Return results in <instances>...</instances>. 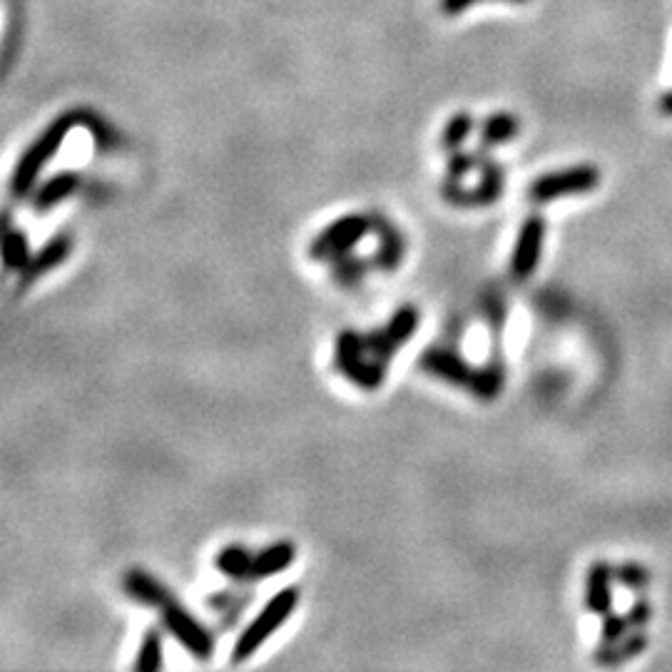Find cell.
I'll list each match as a JSON object with an SVG mask.
<instances>
[{
	"mask_svg": "<svg viewBox=\"0 0 672 672\" xmlns=\"http://www.w3.org/2000/svg\"><path fill=\"white\" fill-rule=\"evenodd\" d=\"M633 630L630 625L628 615H620L610 610L608 615H603V628H600V635H603V643H615V640L625 638V635Z\"/></svg>",
	"mask_w": 672,
	"mask_h": 672,
	"instance_id": "24",
	"label": "cell"
},
{
	"mask_svg": "<svg viewBox=\"0 0 672 672\" xmlns=\"http://www.w3.org/2000/svg\"><path fill=\"white\" fill-rule=\"evenodd\" d=\"M471 130H473L471 112L461 110L456 112V115H451V120L444 125V132H441V150L446 152L461 150L463 142H466L468 135H471Z\"/></svg>",
	"mask_w": 672,
	"mask_h": 672,
	"instance_id": "21",
	"label": "cell"
},
{
	"mask_svg": "<svg viewBox=\"0 0 672 672\" xmlns=\"http://www.w3.org/2000/svg\"><path fill=\"white\" fill-rule=\"evenodd\" d=\"M297 558V546L292 541H277L272 546L262 548L259 553L252 556V575L249 580H262L272 578V575L282 573Z\"/></svg>",
	"mask_w": 672,
	"mask_h": 672,
	"instance_id": "15",
	"label": "cell"
},
{
	"mask_svg": "<svg viewBox=\"0 0 672 672\" xmlns=\"http://www.w3.org/2000/svg\"><path fill=\"white\" fill-rule=\"evenodd\" d=\"M371 222L364 215H346L329 224L309 244V257L314 262H339L369 234Z\"/></svg>",
	"mask_w": 672,
	"mask_h": 672,
	"instance_id": "5",
	"label": "cell"
},
{
	"mask_svg": "<svg viewBox=\"0 0 672 672\" xmlns=\"http://www.w3.org/2000/svg\"><path fill=\"white\" fill-rule=\"evenodd\" d=\"M648 643V633H643V630H630L625 638L615 640V643L598 645L593 653V663L600 665V668H618V665L630 663L640 653H645Z\"/></svg>",
	"mask_w": 672,
	"mask_h": 672,
	"instance_id": "13",
	"label": "cell"
},
{
	"mask_svg": "<svg viewBox=\"0 0 672 672\" xmlns=\"http://www.w3.org/2000/svg\"><path fill=\"white\" fill-rule=\"evenodd\" d=\"M80 187V177L75 172H58L50 180H45L43 185L35 190V195L30 197V205L35 212H48L53 207H58L60 202L70 200L75 195V190Z\"/></svg>",
	"mask_w": 672,
	"mask_h": 672,
	"instance_id": "14",
	"label": "cell"
},
{
	"mask_svg": "<svg viewBox=\"0 0 672 672\" xmlns=\"http://www.w3.org/2000/svg\"><path fill=\"white\" fill-rule=\"evenodd\" d=\"M162 623H165L167 633L197 660H210L215 653V640H212L210 630L185 608V605L170 600L162 605Z\"/></svg>",
	"mask_w": 672,
	"mask_h": 672,
	"instance_id": "6",
	"label": "cell"
},
{
	"mask_svg": "<svg viewBox=\"0 0 672 672\" xmlns=\"http://www.w3.org/2000/svg\"><path fill=\"white\" fill-rule=\"evenodd\" d=\"M615 580H618L623 588L633 590V593H643V590H648L653 575H650L648 565L635 563V560H625V563L615 565Z\"/></svg>",
	"mask_w": 672,
	"mask_h": 672,
	"instance_id": "23",
	"label": "cell"
},
{
	"mask_svg": "<svg viewBox=\"0 0 672 672\" xmlns=\"http://www.w3.org/2000/svg\"><path fill=\"white\" fill-rule=\"evenodd\" d=\"M334 364L341 371V376L351 381V384L361 386V389H379L384 384V376L379 371L371 369L366 364L364 354H361V334L356 332H341L336 336L334 346Z\"/></svg>",
	"mask_w": 672,
	"mask_h": 672,
	"instance_id": "7",
	"label": "cell"
},
{
	"mask_svg": "<svg viewBox=\"0 0 672 672\" xmlns=\"http://www.w3.org/2000/svg\"><path fill=\"white\" fill-rule=\"evenodd\" d=\"M503 182H506L503 167L496 165V162H483L481 185H476L473 190H463V187L448 185L444 190V197L448 202H451V205L488 207V205H493L496 200H501Z\"/></svg>",
	"mask_w": 672,
	"mask_h": 672,
	"instance_id": "9",
	"label": "cell"
},
{
	"mask_svg": "<svg viewBox=\"0 0 672 672\" xmlns=\"http://www.w3.org/2000/svg\"><path fill=\"white\" fill-rule=\"evenodd\" d=\"M70 254H73V239H70L68 234H58V237L50 239L38 254H33V257L28 259V264L20 269V272H23L20 274V282L30 284L35 282V279L43 277V274L53 272L55 267L68 262Z\"/></svg>",
	"mask_w": 672,
	"mask_h": 672,
	"instance_id": "12",
	"label": "cell"
},
{
	"mask_svg": "<svg viewBox=\"0 0 672 672\" xmlns=\"http://www.w3.org/2000/svg\"><path fill=\"white\" fill-rule=\"evenodd\" d=\"M600 187V170L595 165H573L563 170L546 172L536 177L528 187V200L533 205H548V202L563 200V197L588 195Z\"/></svg>",
	"mask_w": 672,
	"mask_h": 672,
	"instance_id": "4",
	"label": "cell"
},
{
	"mask_svg": "<svg viewBox=\"0 0 672 672\" xmlns=\"http://www.w3.org/2000/svg\"><path fill=\"white\" fill-rule=\"evenodd\" d=\"M75 122H78V115H75V112L60 115L58 120L50 122V125L45 127L43 135L23 152L20 162L15 165L13 180H10V192H13V197H28V192L33 190V185L38 182L40 172L45 170V165L58 155L63 142L68 140Z\"/></svg>",
	"mask_w": 672,
	"mask_h": 672,
	"instance_id": "1",
	"label": "cell"
},
{
	"mask_svg": "<svg viewBox=\"0 0 672 672\" xmlns=\"http://www.w3.org/2000/svg\"><path fill=\"white\" fill-rule=\"evenodd\" d=\"M658 110L663 112V115L672 117V90H668V93L660 95V98H658Z\"/></svg>",
	"mask_w": 672,
	"mask_h": 672,
	"instance_id": "28",
	"label": "cell"
},
{
	"mask_svg": "<svg viewBox=\"0 0 672 672\" xmlns=\"http://www.w3.org/2000/svg\"><path fill=\"white\" fill-rule=\"evenodd\" d=\"M252 556L254 553H249L247 548L227 546L217 553L215 568L232 580H249V575H252Z\"/></svg>",
	"mask_w": 672,
	"mask_h": 672,
	"instance_id": "19",
	"label": "cell"
},
{
	"mask_svg": "<svg viewBox=\"0 0 672 672\" xmlns=\"http://www.w3.org/2000/svg\"><path fill=\"white\" fill-rule=\"evenodd\" d=\"M546 229V220L541 215H531L523 220L511 254V274L516 279H528L538 269L543 244H546Z\"/></svg>",
	"mask_w": 672,
	"mask_h": 672,
	"instance_id": "8",
	"label": "cell"
},
{
	"mask_svg": "<svg viewBox=\"0 0 672 672\" xmlns=\"http://www.w3.org/2000/svg\"><path fill=\"white\" fill-rule=\"evenodd\" d=\"M476 167V157L471 155V152H463V150H453L451 155H448V165H446V172H448V180L451 182H458L461 177H466L468 172Z\"/></svg>",
	"mask_w": 672,
	"mask_h": 672,
	"instance_id": "25",
	"label": "cell"
},
{
	"mask_svg": "<svg viewBox=\"0 0 672 672\" xmlns=\"http://www.w3.org/2000/svg\"><path fill=\"white\" fill-rule=\"evenodd\" d=\"M419 366L426 371V374L436 376V379L446 381V384L466 386V389H471L478 371L473 369L463 356H458L456 351L448 349H426L424 356L419 359Z\"/></svg>",
	"mask_w": 672,
	"mask_h": 672,
	"instance_id": "10",
	"label": "cell"
},
{
	"mask_svg": "<svg viewBox=\"0 0 672 672\" xmlns=\"http://www.w3.org/2000/svg\"><path fill=\"white\" fill-rule=\"evenodd\" d=\"M299 603V590L297 588H284L259 610L257 618L247 625V628L239 633L237 643L232 648V663H244V660L252 658L289 618H292L294 608Z\"/></svg>",
	"mask_w": 672,
	"mask_h": 672,
	"instance_id": "2",
	"label": "cell"
},
{
	"mask_svg": "<svg viewBox=\"0 0 672 672\" xmlns=\"http://www.w3.org/2000/svg\"><path fill=\"white\" fill-rule=\"evenodd\" d=\"M628 620L630 625H633V630H645L650 625V620H653V603H650L648 598H643L640 595L638 600H635L633 605L628 608Z\"/></svg>",
	"mask_w": 672,
	"mask_h": 672,
	"instance_id": "26",
	"label": "cell"
},
{
	"mask_svg": "<svg viewBox=\"0 0 672 672\" xmlns=\"http://www.w3.org/2000/svg\"><path fill=\"white\" fill-rule=\"evenodd\" d=\"M518 132H521V120L513 112H493L481 125V145L501 147L506 142L516 140Z\"/></svg>",
	"mask_w": 672,
	"mask_h": 672,
	"instance_id": "17",
	"label": "cell"
},
{
	"mask_svg": "<svg viewBox=\"0 0 672 672\" xmlns=\"http://www.w3.org/2000/svg\"><path fill=\"white\" fill-rule=\"evenodd\" d=\"M476 3H483V0H439V8L446 15H458ZM506 3H528V0H506Z\"/></svg>",
	"mask_w": 672,
	"mask_h": 672,
	"instance_id": "27",
	"label": "cell"
},
{
	"mask_svg": "<svg viewBox=\"0 0 672 672\" xmlns=\"http://www.w3.org/2000/svg\"><path fill=\"white\" fill-rule=\"evenodd\" d=\"M613 580L615 568L605 560H595L585 575V608L598 618L613 610Z\"/></svg>",
	"mask_w": 672,
	"mask_h": 672,
	"instance_id": "11",
	"label": "cell"
},
{
	"mask_svg": "<svg viewBox=\"0 0 672 672\" xmlns=\"http://www.w3.org/2000/svg\"><path fill=\"white\" fill-rule=\"evenodd\" d=\"M122 585H125V593L142 605L162 608V605H167L172 600L170 590L160 580L152 578L150 573H145V570H130L125 575V580H122Z\"/></svg>",
	"mask_w": 672,
	"mask_h": 672,
	"instance_id": "16",
	"label": "cell"
},
{
	"mask_svg": "<svg viewBox=\"0 0 672 672\" xmlns=\"http://www.w3.org/2000/svg\"><path fill=\"white\" fill-rule=\"evenodd\" d=\"M162 660H165V655H162V638L157 635V630H150V633L142 638L140 650H137V658L132 668H135L137 672H155L162 668Z\"/></svg>",
	"mask_w": 672,
	"mask_h": 672,
	"instance_id": "22",
	"label": "cell"
},
{
	"mask_svg": "<svg viewBox=\"0 0 672 672\" xmlns=\"http://www.w3.org/2000/svg\"><path fill=\"white\" fill-rule=\"evenodd\" d=\"M503 389V366L491 361L483 369L476 371V379H473V396L481 401H493Z\"/></svg>",
	"mask_w": 672,
	"mask_h": 672,
	"instance_id": "20",
	"label": "cell"
},
{
	"mask_svg": "<svg viewBox=\"0 0 672 672\" xmlns=\"http://www.w3.org/2000/svg\"><path fill=\"white\" fill-rule=\"evenodd\" d=\"M30 242L28 234L23 229L10 227V217H5V232H3V262L5 269H23L28 264Z\"/></svg>",
	"mask_w": 672,
	"mask_h": 672,
	"instance_id": "18",
	"label": "cell"
},
{
	"mask_svg": "<svg viewBox=\"0 0 672 672\" xmlns=\"http://www.w3.org/2000/svg\"><path fill=\"white\" fill-rule=\"evenodd\" d=\"M416 327H419V312L411 304H404L394 312V317L386 322L381 332H371L361 336V354L364 359L374 366L379 374L386 376V366H389L391 356L406 346L414 336Z\"/></svg>",
	"mask_w": 672,
	"mask_h": 672,
	"instance_id": "3",
	"label": "cell"
}]
</instances>
